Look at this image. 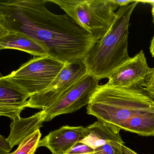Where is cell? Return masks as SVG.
<instances>
[{
  "mask_svg": "<svg viewBox=\"0 0 154 154\" xmlns=\"http://www.w3.org/2000/svg\"><path fill=\"white\" fill-rule=\"evenodd\" d=\"M56 4L75 24L95 38H102L111 27L119 7L113 0H47Z\"/></svg>",
  "mask_w": 154,
  "mask_h": 154,
  "instance_id": "cell-4",
  "label": "cell"
},
{
  "mask_svg": "<svg viewBox=\"0 0 154 154\" xmlns=\"http://www.w3.org/2000/svg\"><path fill=\"white\" fill-rule=\"evenodd\" d=\"M98 120L143 137L154 136V100L144 87L100 85L87 105Z\"/></svg>",
  "mask_w": 154,
  "mask_h": 154,
  "instance_id": "cell-2",
  "label": "cell"
},
{
  "mask_svg": "<svg viewBox=\"0 0 154 154\" xmlns=\"http://www.w3.org/2000/svg\"><path fill=\"white\" fill-rule=\"evenodd\" d=\"M31 96L24 90L6 78L0 77V115L12 120L20 118Z\"/></svg>",
  "mask_w": 154,
  "mask_h": 154,
  "instance_id": "cell-10",
  "label": "cell"
},
{
  "mask_svg": "<svg viewBox=\"0 0 154 154\" xmlns=\"http://www.w3.org/2000/svg\"><path fill=\"white\" fill-rule=\"evenodd\" d=\"M47 114L44 110L29 118H17L11 124L10 134L7 140L12 148L19 145L24 140L43 127Z\"/></svg>",
  "mask_w": 154,
  "mask_h": 154,
  "instance_id": "cell-13",
  "label": "cell"
},
{
  "mask_svg": "<svg viewBox=\"0 0 154 154\" xmlns=\"http://www.w3.org/2000/svg\"><path fill=\"white\" fill-rule=\"evenodd\" d=\"M139 1L120 7L108 33L90 49L83 59L87 72L97 80L108 78L131 57L128 38L131 17Z\"/></svg>",
  "mask_w": 154,
  "mask_h": 154,
  "instance_id": "cell-3",
  "label": "cell"
},
{
  "mask_svg": "<svg viewBox=\"0 0 154 154\" xmlns=\"http://www.w3.org/2000/svg\"><path fill=\"white\" fill-rule=\"evenodd\" d=\"M85 128L89 134L80 142L93 149L95 154H137L125 146L117 127L98 120Z\"/></svg>",
  "mask_w": 154,
  "mask_h": 154,
  "instance_id": "cell-8",
  "label": "cell"
},
{
  "mask_svg": "<svg viewBox=\"0 0 154 154\" xmlns=\"http://www.w3.org/2000/svg\"><path fill=\"white\" fill-rule=\"evenodd\" d=\"M148 93L154 100V67L152 68L151 73L147 82L144 86Z\"/></svg>",
  "mask_w": 154,
  "mask_h": 154,
  "instance_id": "cell-16",
  "label": "cell"
},
{
  "mask_svg": "<svg viewBox=\"0 0 154 154\" xmlns=\"http://www.w3.org/2000/svg\"><path fill=\"white\" fill-rule=\"evenodd\" d=\"M47 0H0V30L21 32L64 63L83 59L97 42L67 15H57Z\"/></svg>",
  "mask_w": 154,
  "mask_h": 154,
  "instance_id": "cell-1",
  "label": "cell"
},
{
  "mask_svg": "<svg viewBox=\"0 0 154 154\" xmlns=\"http://www.w3.org/2000/svg\"><path fill=\"white\" fill-rule=\"evenodd\" d=\"M17 49L35 57L48 56L46 48L27 35L17 31L0 30V50Z\"/></svg>",
  "mask_w": 154,
  "mask_h": 154,
  "instance_id": "cell-12",
  "label": "cell"
},
{
  "mask_svg": "<svg viewBox=\"0 0 154 154\" xmlns=\"http://www.w3.org/2000/svg\"><path fill=\"white\" fill-rule=\"evenodd\" d=\"M144 51L137 55L116 69L109 76L107 84L120 88L144 87L151 73Z\"/></svg>",
  "mask_w": 154,
  "mask_h": 154,
  "instance_id": "cell-9",
  "label": "cell"
},
{
  "mask_svg": "<svg viewBox=\"0 0 154 154\" xmlns=\"http://www.w3.org/2000/svg\"><path fill=\"white\" fill-rule=\"evenodd\" d=\"M87 73L83 59L65 63L61 72L47 88L29 98L26 108L43 110L50 107L73 84Z\"/></svg>",
  "mask_w": 154,
  "mask_h": 154,
  "instance_id": "cell-6",
  "label": "cell"
},
{
  "mask_svg": "<svg viewBox=\"0 0 154 154\" xmlns=\"http://www.w3.org/2000/svg\"><path fill=\"white\" fill-rule=\"evenodd\" d=\"M88 134L86 128L82 126H63L40 140L38 147H45L53 154H65Z\"/></svg>",
  "mask_w": 154,
  "mask_h": 154,
  "instance_id": "cell-11",
  "label": "cell"
},
{
  "mask_svg": "<svg viewBox=\"0 0 154 154\" xmlns=\"http://www.w3.org/2000/svg\"><path fill=\"white\" fill-rule=\"evenodd\" d=\"M99 81L87 73L73 84L54 104L43 109L47 114L45 122L58 115L72 113L88 105Z\"/></svg>",
  "mask_w": 154,
  "mask_h": 154,
  "instance_id": "cell-7",
  "label": "cell"
},
{
  "mask_svg": "<svg viewBox=\"0 0 154 154\" xmlns=\"http://www.w3.org/2000/svg\"><path fill=\"white\" fill-rule=\"evenodd\" d=\"M149 50H150V54H151L152 57H154V36L151 40Z\"/></svg>",
  "mask_w": 154,
  "mask_h": 154,
  "instance_id": "cell-19",
  "label": "cell"
},
{
  "mask_svg": "<svg viewBox=\"0 0 154 154\" xmlns=\"http://www.w3.org/2000/svg\"><path fill=\"white\" fill-rule=\"evenodd\" d=\"M41 133L40 129L24 140L18 148L9 154H35L40 140Z\"/></svg>",
  "mask_w": 154,
  "mask_h": 154,
  "instance_id": "cell-14",
  "label": "cell"
},
{
  "mask_svg": "<svg viewBox=\"0 0 154 154\" xmlns=\"http://www.w3.org/2000/svg\"><path fill=\"white\" fill-rule=\"evenodd\" d=\"M114 2L119 6V7H123V6H127L131 3L134 2L135 1H118V0H113Z\"/></svg>",
  "mask_w": 154,
  "mask_h": 154,
  "instance_id": "cell-18",
  "label": "cell"
},
{
  "mask_svg": "<svg viewBox=\"0 0 154 154\" xmlns=\"http://www.w3.org/2000/svg\"><path fill=\"white\" fill-rule=\"evenodd\" d=\"M12 148L7 138L0 135V154H9Z\"/></svg>",
  "mask_w": 154,
  "mask_h": 154,
  "instance_id": "cell-17",
  "label": "cell"
},
{
  "mask_svg": "<svg viewBox=\"0 0 154 154\" xmlns=\"http://www.w3.org/2000/svg\"><path fill=\"white\" fill-rule=\"evenodd\" d=\"M65 64L48 56L36 57L5 77L31 96L47 88Z\"/></svg>",
  "mask_w": 154,
  "mask_h": 154,
  "instance_id": "cell-5",
  "label": "cell"
},
{
  "mask_svg": "<svg viewBox=\"0 0 154 154\" xmlns=\"http://www.w3.org/2000/svg\"><path fill=\"white\" fill-rule=\"evenodd\" d=\"M65 154H95V153L93 149L84 143L78 142Z\"/></svg>",
  "mask_w": 154,
  "mask_h": 154,
  "instance_id": "cell-15",
  "label": "cell"
},
{
  "mask_svg": "<svg viewBox=\"0 0 154 154\" xmlns=\"http://www.w3.org/2000/svg\"><path fill=\"white\" fill-rule=\"evenodd\" d=\"M148 2L151 5L152 7V15L153 17V22H154V1H147L145 2Z\"/></svg>",
  "mask_w": 154,
  "mask_h": 154,
  "instance_id": "cell-20",
  "label": "cell"
}]
</instances>
